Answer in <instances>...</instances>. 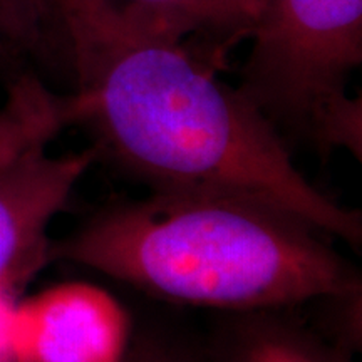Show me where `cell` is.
I'll return each instance as SVG.
<instances>
[{"label":"cell","instance_id":"cell-1","mask_svg":"<svg viewBox=\"0 0 362 362\" xmlns=\"http://www.w3.org/2000/svg\"><path fill=\"white\" fill-rule=\"evenodd\" d=\"M69 47L72 124L151 192L232 194L267 203L359 250L362 216L317 189L284 136L187 40L143 29L115 0H42Z\"/></svg>","mask_w":362,"mask_h":362},{"label":"cell","instance_id":"cell-2","mask_svg":"<svg viewBox=\"0 0 362 362\" xmlns=\"http://www.w3.org/2000/svg\"><path fill=\"white\" fill-rule=\"evenodd\" d=\"M327 235L232 194L149 192L103 208L47 260L98 270L149 296L230 314L356 300L361 277Z\"/></svg>","mask_w":362,"mask_h":362},{"label":"cell","instance_id":"cell-3","mask_svg":"<svg viewBox=\"0 0 362 362\" xmlns=\"http://www.w3.org/2000/svg\"><path fill=\"white\" fill-rule=\"evenodd\" d=\"M238 90L272 124L361 160V99L347 81L362 61V0H265Z\"/></svg>","mask_w":362,"mask_h":362},{"label":"cell","instance_id":"cell-4","mask_svg":"<svg viewBox=\"0 0 362 362\" xmlns=\"http://www.w3.org/2000/svg\"><path fill=\"white\" fill-rule=\"evenodd\" d=\"M131 336L129 314L110 292L59 284L13 305L7 351L13 362H121Z\"/></svg>","mask_w":362,"mask_h":362},{"label":"cell","instance_id":"cell-5","mask_svg":"<svg viewBox=\"0 0 362 362\" xmlns=\"http://www.w3.org/2000/svg\"><path fill=\"white\" fill-rule=\"evenodd\" d=\"M37 146L0 166V297H12L47 260L49 225L69 203L96 148L51 155Z\"/></svg>","mask_w":362,"mask_h":362},{"label":"cell","instance_id":"cell-6","mask_svg":"<svg viewBox=\"0 0 362 362\" xmlns=\"http://www.w3.org/2000/svg\"><path fill=\"white\" fill-rule=\"evenodd\" d=\"M288 309L235 312L208 339L210 362H352L349 346L330 341Z\"/></svg>","mask_w":362,"mask_h":362},{"label":"cell","instance_id":"cell-7","mask_svg":"<svg viewBox=\"0 0 362 362\" xmlns=\"http://www.w3.org/2000/svg\"><path fill=\"white\" fill-rule=\"evenodd\" d=\"M121 13L151 33L187 40L203 35L218 40L250 37L265 0H115Z\"/></svg>","mask_w":362,"mask_h":362},{"label":"cell","instance_id":"cell-8","mask_svg":"<svg viewBox=\"0 0 362 362\" xmlns=\"http://www.w3.org/2000/svg\"><path fill=\"white\" fill-rule=\"evenodd\" d=\"M71 124L69 96L52 93L33 74L21 76L0 107V166L30 149L49 146Z\"/></svg>","mask_w":362,"mask_h":362},{"label":"cell","instance_id":"cell-9","mask_svg":"<svg viewBox=\"0 0 362 362\" xmlns=\"http://www.w3.org/2000/svg\"><path fill=\"white\" fill-rule=\"evenodd\" d=\"M49 25L42 0H0V34L8 45L34 49Z\"/></svg>","mask_w":362,"mask_h":362},{"label":"cell","instance_id":"cell-10","mask_svg":"<svg viewBox=\"0 0 362 362\" xmlns=\"http://www.w3.org/2000/svg\"><path fill=\"white\" fill-rule=\"evenodd\" d=\"M121 362H210L205 351L181 339L149 332L131 336Z\"/></svg>","mask_w":362,"mask_h":362},{"label":"cell","instance_id":"cell-11","mask_svg":"<svg viewBox=\"0 0 362 362\" xmlns=\"http://www.w3.org/2000/svg\"><path fill=\"white\" fill-rule=\"evenodd\" d=\"M7 47H8L7 40L4 39L2 34H0V62H2L4 59H6V56H7Z\"/></svg>","mask_w":362,"mask_h":362},{"label":"cell","instance_id":"cell-12","mask_svg":"<svg viewBox=\"0 0 362 362\" xmlns=\"http://www.w3.org/2000/svg\"><path fill=\"white\" fill-rule=\"evenodd\" d=\"M0 362H13V361L11 359V356H8V357H6V359H2Z\"/></svg>","mask_w":362,"mask_h":362}]
</instances>
